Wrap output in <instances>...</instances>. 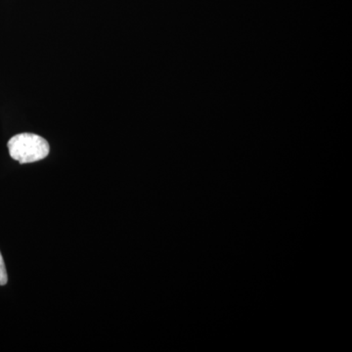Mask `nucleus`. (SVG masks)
Returning <instances> with one entry per match:
<instances>
[{
	"mask_svg": "<svg viewBox=\"0 0 352 352\" xmlns=\"http://www.w3.org/2000/svg\"><path fill=\"white\" fill-rule=\"evenodd\" d=\"M9 154L20 164L34 163L48 156L50 144L41 136L21 133L13 136L8 142Z\"/></svg>",
	"mask_w": 352,
	"mask_h": 352,
	"instance_id": "1",
	"label": "nucleus"
},
{
	"mask_svg": "<svg viewBox=\"0 0 352 352\" xmlns=\"http://www.w3.org/2000/svg\"><path fill=\"white\" fill-rule=\"evenodd\" d=\"M7 281H8V276H7L6 264H4L3 258L0 252V286L6 285Z\"/></svg>",
	"mask_w": 352,
	"mask_h": 352,
	"instance_id": "2",
	"label": "nucleus"
}]
</instances>
